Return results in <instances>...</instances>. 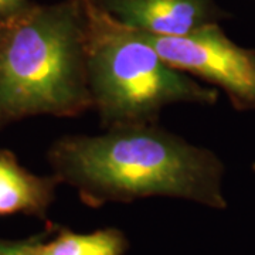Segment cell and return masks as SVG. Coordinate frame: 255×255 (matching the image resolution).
I'll list each match as a JSON object with an SVG mask.
<instances>
[{
    "label": "cell",
    "instance_id": "cell-1",
    "mask_svg": "<svg viewBox=\"0 0 255 255\" xmlns=\"http://www.w3.org/2000/svg\"><path fill=\"white\" fill-rule=\"evenodd\" d=\"M53 174L74 187L88 207L147 197H173L223 210L224 164L206 147L156 124L68 135L47 152Z\"/></svg>",
    "mask_w": 255,
    "mask_h": 255
},
{
    "label": "cell",
    "instance_id": "cell-2",
    "mask_svg": "<svg viewBox=\"0 0 255 255\" xmlns=\"http://www.w3.org/2000/svg\"><path fill=\"white\" fill-rule=\"evenodd\" d=\"M92 110L80 0L30 4L0 23V129Z\"/></svg>",
    "mask_w": 255,
    "mask_h": 255
},
{
    "label": "cell",
    "instance_id": "cell-3",
    "mask_svg": "<svg viewBox=\"0 0 255 255\" xmlns=\"http://www.w3.org/2000/svg\"><path fill=\"white\" fill-rule=\"evenodd\" d=\"M80 4L92 110L105 129L156 124L172 104L217 102V90L170 67L140 31L121 23L97 0Z\"/></svg>",
    "mask_w": 255,
    "mask_h": 255
},
{
    "label": "cell",
    "instance_id": "cell-4",
    "mask_svg": "<svg viewBox=\"0 0 255 255\" xmlns=\"http://www.w3.org/2000/svg\"><path fill=\"white\" fill-rule=\"evenodd\" d=\"M140 33L170 67L221 88L236 110H255V50L233 43L217 23L182 37Z\"/></svg>",
    "mask_w": 255,
    "mask_h": 255
},
{
    "label": "cell",
    "instance_id": "cell-5",
    "mask_svg": "<svg viewBox=\"0 0 255 255\" xmlns=\"http://www.w3.org/2000/svg\"><path fill=\"white\" fill-rule=\"evenodd\" d=\"M125 26L147 34L182 37L217 23L213 0H97Z\"/></svg>",
    "mask_w": 255,
    "mask_h": 255
},
{
    "label": "cell",
    "instance_id": "cell-6",
    "mask_svg": "<svg viewBox=\"0 0 255 255\" xmlns=\"http://www.w3.org/2000/svg\"><path fill=\"white\" fill-rule=\"evenodd\" d=\"M61 180L40 176L21 166L9 149H0V216L26 214L47 220Z\"/></svg>",
    "mask_w": 255,
    "mask_h": 255
},
{
    "label": "cell",
    "instance_id": "cell-7",
    "mask_svg": "<svg viewBox=\"0 0 255 255\" xmlns=\"http://www.w3.org/2000/svg\"><path fill=\"white\" fill-rule=\"evenodd\" d=\"M128 248L127 236L118 228L74 233L54 226L37 246L36 255H125Z\"/></svg>",
    "mask_w": 255,
    "mask_h": 255
},
{
    "label": "cell",
    "instance_id": "cell-8",
    "mask_svg": "<svg viewBox=\"0 0 255 255\" xmlns=\"http://www.w3.org/2000/svg\"><path fill=\"white\" fill-rule=\"evenodd\" d=\"M54 226L47 223V228L36 236L24 238V240H4L0 238V255H36L37 246L41 240L51 233Z\"/></svg>",
    "mask_w": 255,
    "mask_h": 255
},
{
    "label": "cell",
    "instance_id": "cell-9",
    "mask_svg": "<svg viewBox=\"0 0 255 255\" xmlns=\"http://www.w3.org/2000/svg\"><path fill=\"white\" fill-rule=\"evenodd\" d=\"M30 4L28 0H0V23L17 16Z\"/></svg>",
    "mask_w": 255,
    "mask_h": 255
},
{
    "label": "cell",
    "instance_id": "cell-10",
    "mask_svg": "<svg viewBox=\"0 0 255 255\" xmlns=\"http://www.w3.org/2000/svg\"><path fill=\"white\" fill-rule=\"evenodd\" d=\"M253 167H254V170H255V164H254V166H253Z\"/></svg>",
    "mask_w": 255,
    "mask_h": 255
}]
</instances>
